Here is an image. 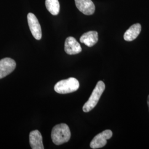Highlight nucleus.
<instances>
[{
	"label": "nucleus",
	"mask_w": 149,
	"mask_h": 149,
	"mask_svg": "<svg viewBox=\"0 0 149 149\" xmlns=\"http://www.w3.org/2000/svg\"><path fill=\"white\" fill-rule=\"evenodd\" d=\"M105 88L106 86L104 83L102 81H99L93 91L88 100L86 102L83 106L82 109L84 112L86 113L89 112L96 106L102 95L105 90Z\"/></svg>",
	"instance_id": "f03ea898"
},
{
	"label": "nucleus",
	"mask_w": 149,
	"mask_h": 149,
	"mask_svg": "<svg viewBox=\"0 0 149 149\" xmlns=\"http://www.w3.org/2000/svg\"><path fill=\"white\" fill-rule=\"evenodd\" d=\"M113 133L111 130H106L97 134L92 139L90 143L92 149H100L104 147L107 143V140L112 138Z\"/></svg>",
	"instance_id": "20e7f679"
},
{
	"label": "nucleus",
	"mask_w": 149,
	"mask_h": 149,
	"mask_svg": "<svg viewBox=\"0 0 149 149\" xmlns=\"http://www.w3.org/2000/svg\"><path fill=\"white\" fill-rule=\"evenodd\" d=\"M51 136L53 142L55 145H60L67 143L71 138L69 126L64 123L55 125L52 129Z\"/></svg>",
	"instance_id": "f257e3e1"
},
{
	"label": "nucleus",
	"mask_w": 149,
	"mask_h": 149,
	"mask_svg": "<svg viewBox=\"0 0 149 149\" xmlns=\"http://www.w3.org/2000/svg\"><path fill=\"white\" fill-rule=\"evenodd\" d=\"M141 26L140 24L136 23L132 25L124 34V39L128 42L133 41L138 37L141 32Z\"/></svg>",
	"instance_id": "9b49d317"
},
{
	"label": "nucleus",
	"mask_w": 149,
	"mask_h": 149,
	"mask_svg": "<svg viewBox=\"0 0 149 149\" xmlns=\"http://www.w3.org/2000/svg\"><path fill=\"white\" fill-rule=\"evenodd\" d=\"M27 20L33 36L37 40H40L42 36V29L36 16L33 13H29L27 15Z\"/></svg>",
	"instance_id": "39448f33"
},
{
	"label": "nucleus",
	"mask_w": 149,
	"mask_h": 149,
	"mask_svg": "<svg viewBox=\"0 0 149 149\" xmlns=\"http://www.w3.org/2000/svg\"><path fill=\"white\" fill-rule=\"evenodd\" d=\"M65 51L69 55H75L81 53L82 48L75 38L69 37L65 42Z\"/></svg>",
	"instance_id": "6e6552de"
},
{
	"label": "nucleus",
	"mask_w": 149,
	"mask_h": 149,
	"mask_svg": "<svg viewBox=\"0 0 149 149\" xmlns=\"http://www.w3.org/2000/svg\"><path fill=\"white\" fill-rule=\"evenodd\" d=\"M98 34L96 31H89L84 33L80 39L81 43L85 44L88 47H92L97 43Z\"/></svg>",
	"instance_id": "9d476101"
},
{
	"label": "nucleus",
	"mask_w": 149,
	"mask_h": 149,
	"mask_svg": "<svg viewBox=\"0 0 149 149\" xmlns=\"http://www.w3.org/2000/svg\"><path fill=\"white\" fill-rule=\"evenodd\" d=\"M45 6L52 15L56 16L59 14L60 4L58 0H46Z\"/></svg>",
	"instance_id": "f8f14e48"
},
{
	"label": "nucleus",
	"mask_w": 149,
	"mask_h": 149,
	"mask_svg": "<svg viewBox=\"0 0 149 149\" xmlns=\"http://www.w3.org/2000/svg\"><path fill=\"white\" fill-rule=\"evenodd\" d=\"M76 7L86 15H93L95 11V6L91 0H74Z\"/></svg>",
	"instance_id": "0eeeda50"
},
{
	"label": "nucleus",
	"mask_w": 149,
	"mask_h": 149,
	"mask_svg": "<svg viewBox=\"0 0 149 149\" xmlns=\"http://www.w3.org/2000/svg\"><path fill=\"white\" fill-rule=\"evenodd\" d=\"M79 87L78 80L74 77H70L57 82L54 86V90L60 94H66L76 91Z\"/></svg>",
	"instance_id": "7ed1b4c3"
},
{
	"label": "nucleus",
	"mask_w": 149,
	"mask_h": 149,
	"mask_svg": "<svg viewBox=\"0 0 149 149\" xmlns=\"http://www.w3.org/2000/svg\"><path fill=\"white\" fill-rule=\"evenodd\" d=\"M147 102H148V107H149V95L148 97V101H147Z\"/></svg>",
	"instance_id": "ddd939ff"
},
{
	"label": "nucleus",
	"mask_w": 149,
	"mask_h": 149,
	"mask_svg": "<svg viewBox=\"0 0 149 149\" xmlns=\"http://www.w3.org/2000/svg\"><path fill=\"white\" fill-rule=\"evenodd\" d=\"M29 143L32 149H44L43 138L38 130L32 131L29 134Z\"/></svg>",
	"instance_id": "1a4fd4ad"
},
{
	"label": "nucleus",
	"mask_w": 149,
	"mask_h": 149,
	"mask_svg": "<svg viewBox=\"0 0 149 149\" xmlns=\"http://www.w3.org/2000/svg\"><path fill=\"white\" fill-rule=\"evenodd\" d=\"M15 61L10 58H6L0 60V79L10 74L15 69Z\"/></svg>",
	"instance_id": "423d86ee"
}]
</instances>
